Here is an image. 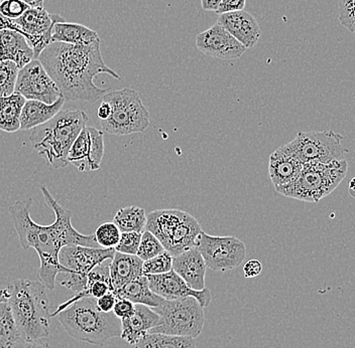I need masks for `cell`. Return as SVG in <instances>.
<instances>
[{"instance_id":"4316f807","label":"cell","mask_w":355,"mask_h":348,"mask_svg":"<svg viewBox=\"0 0 355 348\" xmlns=\"http://www.w3.org/2000/svg\"><path fill=\"white\" fill-rule=\"evenodd\" d=\"M186 212L175 210H157L146 214V230L153 235L165 246L173 230L185 216Z\"/></svg>"},{"instance_id":"b9f144b4","label":"cell","mask_w":355,"mask_h":348,"mask_svg":"<svg viewBox=\"0 0 355 348\" xmlns=\"http://www.w3.org/2000/svg\"><path fill=\"white\" fill-rule=\"evenodd\" d=\"M117 297L112 291L108 292V293L104 294L103 296L96 299V306L100 311L112 312L113 307H114L115 302H116Z\"/></svg>"},{"instance_id":"44dd1931","label":"cell","mask_w":355,"mask_h":348,"mask_svg":"<svg viewBox=\"0 0 355 348\" xmlns=\"http://www.w3.org/2000/svg\"><path fill=\"white\" fill-rule=\"evenodd\" d=\"M35 59L33 48L26 37L13 30L0 32V63L12 62L21 70Z\"/></svg>"},{"instance_id":"603a6c76","label":"cell","mask_w":355,"mask_h":348,"mask_svg":"<svg viewBox=\"0 0 355 348\" xmlns=\"http://www.w3.org/2000/svg\"><path fill=\"white\" fill-rule=\"evenodd\" d=\"M143 264L137 255H126L115 252L110 261V275L112 292L130 281L143 276Z\"/></svg>"},{"instance_id":"277c9868","label":"cell","mask_w":355,"mask_h":348,"mask_svg":"<svg viewBox=\"0 0 355 348\" xmlns=\"http://www.w3.org/2000/svg\"><path fill=\"white\" fill-rule=\"evenodd\" d=\"M87 121L84 111H60L54 118L32 129L30 141L33 149L55 170L66 167L71 146Z\"/></svg>"},{"instance_id":"ba28073f","label":"cell","mask_w":355,"mask_h":348,"mask_svg":"<svg viewBox=\"0 0 355 348\" xmlns=\"http://www.w3.org/2000/svg\"><path fill=\"white\" fill-rule=\"evenodd\" d=\"M152 309L159 316V320L148 333L196 338L203 331L204 308L193 297L164 300Z\"/></svg>"},{"instance_id":"4dcf8cb0","label":"cell","mask_w":355,"mask_h":348,"mask_svg":"<svg viewBox=\"0 0 355 348\" xmlns=\"http://www.w3.org/2000/svg\"><path fill=\"white\" fill-rule=\"evenodd\" d=\"M135 348H196L195 338L148 333L137 341Z\"/></svg>"},{"instance_id":"7a4b0ae2","label":"cell","mask_w":355,"mask_h":348,"mask_svg":"<svg viewBox=\"0 0 355 348\" xmlns=\"http://www.w3.org/2000/svg\"><path fill=\"white\" fill-rule=\"evenodd\" d=\"M43 65L65 101L96 102L108 92L95 85V77L107 74L121 80L117 73L104 63L100 39L87 46L51 43L40 54Z\"/></svg>"},{"instance_id":"7c38bea8","label":"cell","mask_w":355,"mask_h":348,"mask_svg":"<svg viewBox=\"0 0 355 348\" xmlns=\"http://www.w3.org/2000/svg\"><path fill=\"white\" fill-rule=\"evenodd\" d=\"M15 93L26 100L46 104L55 103L62 96L55 82L39 59H33L19 71Z\"/></svg>"},{"instance_id":"ee69618b","label":"cell","mask_w":355,"mask_h":348,"mask_svg":"<svg viewBox=\"0 0 355 348\" xmlns=\"http://www.w3.org/2000/svg\"><path fill=\"white\" fill-rule=\"evenodd\" d=\"M11 348H51V345L46 341H44L43 339L24 340V339L21 338Z\"/></svg>"},{"instance_id":"30bf717a","label":"cell","mask_w":355,"mask_h":348,"mask_svg":"<svg viewBox=\"0 0 355 348\" xmlns=\"http://www.w3.org/2000/svg\"><path fill=\"white\" fill-rule=\"evenodd\" d=\"M115 250L103 248L66 246L59 254L62 266L59 282L64 287L80 292L85 287L89 273L104 261L112 260ZM58 275V276H59Z\"/></svg>"},{"instance_id":"5b68a950","label":"cell","mask_w":355,"mask_h":348,"mask_svg":"<svg viewBox=\"0 0 355 348\" xmlns=\"http://www.w3.org/2000/svg\"><path fill=\"white\" fill-rule=\"evenodd\" d=\"M55 316L71 338L83 342L103 345L121 336V319L113 312L100 311L96 299L91 297L75 301Z\"/></svg>"},{"instance_id":"7dc6e473","label":"cell","mask_w":355,"mask_h":348,"mask_svg":"<svg viewBox=\"0 0 355 348\" xmlns=\"http://www.w3.org/2000/svg\"><path fill=\"white\" fill-rule=\"evenodd\" d=\"M220 2L221 0H201L202 8H203L204 10L214 11V12H216Z\"/></svg>"},{"instance_id":"f6af8a7d","label":"cell","mask_w":355,"mask_h":348,"mask_svg":"<svg viewBox=\"0 0 355 348\" xmlns=\"http://www.w3.org/2000/svg\"><path fill=\"white\" fill-rule=\"evenodd\" d=\"M13 30V32H17L21 33V35H24L26 37V35L22 32L21 26L17 24L13 19H8V17H4L2 13H0V32L1 30Z\"/></svg>"},{"instance_id":"f35d334b","label":"cell","mask_w":355,"mask_h":348,"mask_svg":"<svg viewBox=\"0 0 355 348\" xmlns=\"http://www.w3.org/2000/svg\"><path fill=\"white\" fill-rule=\"evenodd\" d=\"M28 8L30 6L21 0H3L0 4V13L15 21L21 17Z\"/></svg>"},{"instance_id":"d6986e66","label":"cell","mask_w":355,"mask_h":348,"mask_svg":"<svg viewBox=\"0 0 355 348\" xmlns=\"http://www.w3.org/2000/svg\"><path fill=\"white\" fill-rule=\"evenodd\" d=\"M159 316L148 306L135 304L132 316L121 319V338L130 345H137L150 330L157 327Z\"/></svg>"},{"instance_id":"bcb514c9","label":"cell","mask_w":355,"mask_h":348,"mask_svg":"<svg viewBox=\"0 0 355 348\" xmlns=\"http://www.w3.org/2000/svg\"><path fill=\"white\" fill-rule=\"evenodd\" d=\"M111 112L110 104L107 102L102 101L100 104L98 110H97V116H98L99 121H103L110 117Z\"/></svg>"},{"instance_id":"816d5d0a","label":"cell","mask_w":355,"mask_h":348,"mask_svg":"<svg viewBox=\"0 0 355 348\" xmlns=\"http://www.w3.org/2000/svg\"><path fill=\"white\" fill-rule=\"evenodd\" d=\"M2 1H3V0H0V4L2 3Z\"/></svg>"},{"instance_id":"484cf974","label":"cell","mask_w":355,"mask_h":348,"mask_svg":"<svg viewBox=\"0 0 355 348\" xmlns=\"http://www.w3.org/2000/svg\"><path fill=\"white\" fill-rule=\"evenodd\" d=\"M95 30L83 24L61 21L54 24L52 30V43H64L73 46H87L98 41Z\"/></svg>"},{"instance_id":"f907efd6","label":"cell","mask_w":355,"mask_h":348,"mask_svg":"<svg viewBox=\"0 0 355 348\" xmlns=\"http://www.w3.org/2000/svg\"><path fill=\"white\" fill-rule=\"evenodd\" d=\"M354 181H355V178H354V177H352V178L350 179L349 185H348V192H349L350 196H352V197L355 196V194H354L355 183H354Z\"/></svg>"},{"instance_id":"6da1fadb","label":"cell","mask_w":355,"mask_h":348,"mask_svg":"<svg viewBox=\"0 0 355 348\" xmlns=\"http://www.w3.org/2000/svg\"><path fill=\"white\" fill-rule=\"evenodd\" d=\"M44 201L54 210L55 219L50 226L35 223L31 217L33 199L17 201L10 205L8 212L19 236L22 249L35 250L41 261L37 272L39 282L46 289L54 290L55 279L61 272L59 262L60 250L66 246H84L97 248L94 235H83L73 227L72 212L62 207L52 196L46 186H41Z\"/></svg>"},{"instance_id":"8fae6325","label":"cell","mask_w":355,"mask_h":348,"mask_svg":"<svg viewBox=\"0 0 355 348\" xmlns=\"http://www.w3.org/2000/svg\"><path fill=\"white\" fill-rule=\"evenodd\" d=\"M195 247L205 261L206 267L226 272L239 267L246 256L245 244L236 237L211 236L202 230Z\"/></svg>"},{"instance_id":"74e56055","label":"cell","mask_w":355,"mask_h":348,"mask_svg":"<svg viewBox=\"0 0 355 348\" xmlns=\"http://www.w3.org/2000/svg\"><path fill=\"white\" fill-rule=\"evenodd\" d=\"M338 19L349 32H355L354 0H338Z\"/></svg>"},{"instance_id":"d4e9b609","label":"cell","mask_w":355,"mask_h":348,"mask_svg":"<svg viewBox=\"0 0 355 348\" xmlns=\"http://www.w3.org/2000/svg\"><path fill=\"white\" fill-rule=\"evenodd\" d=\"M65 99L60 97L55 103L46 104L43 102L26 100L21 115V130H30L43 125L62 111Z\"/></svg>"},{"instance_id":"7bdbcfd3","label":"cell","mask_w":355,"mask_h":348,"mask_svg":"<svg viewBox=\"0 0 355 348\" xmlns=\"http://www.w3.org/2000/svg\"><path fill=\"white\" fill-rule=\"evenodd\" d=\"M261 271H263V265L259 260H250L243 265V275L245 278H254L259 276Z\"/></svg>"},{"instance_id":"f546056e","label":"cell","mask_w":355,"mask_h":348,"mask_svg":"<svg viewBox=\"0 0 355 348\" xmlns=\"http://www.w3.org/2000/svg\"><path fill=\"white\" fill-rule=\"evenodd\" d=\"M112 223L121 232H143L146 230V212L144 208L135 205L122 208L117 210Z\"/></svg>"},{"instance_id":"e0dca14e","label":"cell","mask_w":355,"mask_h":348,"mask_svg":"<svg viewBox=\"0 0 355 348\" xmlns=\"http://www.w3.org/2000/svg\"><path fill=\"white\" fill-rule=\"evenodd\" d=\"M217 22L246 50L254 48L261 35L259 22L252 13L246 10L223 13L219 15Z\"/></svg>"},{"instance_id":"60d3db41","label":"cell","mask_w":355,"mask_h":348,"mask_svg":"<svg viewBox=\"0 0 355 348\" xmlns=\"http://www.w3.org/2000/svg\"><path fill=\"white\" fill-rule=\"evenodd\" d=\"M246 0H221L216 13L218 15L223 13L234 12V11L244 10Z\"/></svg>"},{"instance_id":"83f0119b","label":"cell","mask_w":355,"mask_h":348,"mask_svg":"<svg viewBox=\"0 0 355 348\" xmlns=\"http://www.w3.org/2000/svg\"><path fill=\"white\" fill-rule=\"evenodd\" d=\"M113 293L117 298L128 299L133 304L148 306L150 308L157 307L164 301L162 297L157 296L150 289L146 275L125 284L113 291Z\"/></svg>"},{"instance_id":"9c48e42d","label":"cell","mask_w":355,"mask_h":348,"mask_svg":"<svg viewBox=\"0 0 355 348\" xmlns=\"http://www.w3.org/2000/svg\"><path fill=\"white\" fill-rule=\"evenodd\" d=\"M343 135L332 130L299 132L279 150L302 164L330 163L346 161L348 150L343 145Z\"/></svg>"},{"instance_id":"7402d4cb","label":"cell","mask_w":355,"mask_h":348,"mask_svg":"<svg viewBox=\"0 0 355 348\" xmlns=\"http://www.w3.org/2000/svg\"><path fill=\"white\" fill-rule=\"evenodd\" d=\"M201 232L198 221L186 212L184 218L173 230L164 248L172 257L178 256L196 246L197 239Z\"/></svg>"},{"instance_id":"836d02e7","label":"cell","mask_w":355,"mask_h":348,"mask_svg":"<svg viewBox=\"0 0 355 348\" xmlns=\"http://www.w3.org/2000/svg\"><path fill=\"white\" fill-rule=\"evenodd\" d=\"M164 250H166L161 241L155 238L152 232L144 230L141 234V243H139L137 256L141 261L146 262L161 254Z\"/></svg>"},{"instance_id":"8992f818","label":"cell","mask_w":355,"mask_h":348,"mask_svg":"<svg viewBox=\"0 0 355 348\" xmlns=\"http://www.w3.org/2000/svg\"><path fill=\"white\" fill-rule=\"evenodd\" d=\"M347 170L346 161L303 164V168L294 183L276 188V190L282 196L291 199L306 203H318L340 185Z\"/></svg>"},{"instance_id":"3957f363","label":"cell","mask_w":355,"mask_h":348,"mask_svg":"<svg viewBox=\"0 0 355 348\" xmlns=\"http://www.w3.org/2000/svg\"><path fill=\"white\" fill-rule=\"evenodd\" d=\"M8 288V304L24 340H37L50 336V300L46 287L28 279L15 280Z\"/></svg>"},{"instance_id":"681fc988","label":"cell","mask_w":355,"mask_h":348,"mask_svg":"<svg viewBox=\"0 0 355 348\" xmlns=\"http://www.w3.org/2000/svg\"><path fill=\"white\" fill-rule=\"evenodd\" d=\"M8 288L0 287V303L6 302L8 300Z\"/></svg>"},{"instance_id":"2e32d148","label":"cell","mask_w":355,"mask_h":348,"mask_svg":"<svg viewBox=\"0 0 355 348\" xmlns=\"http://www.w3.org/2000/svg\"><path fill=\"white\" fill-rule=\"evenodd\" d=\"M146 276L148 278L150 289L157 296L162 297L164 300H177L186 297H193L198 301L202 307L205 308L209 305L211 301L209 289L204 288L199 291L192 289L173 270L164 274L146 275Z\"/></svg>"},{"instance_id":"d590c367","label":"cell","mask_w":355,"mask_h":348,"mask_svg":"<svg viewBox=\"0 0 355 348\" xmlns=\"http://www.w3.org/2000/svg\"><path fill=\"white\" fill-rule=\"evenodd\" d=\"M173 257L170 253L164 250L161 254L144 262V275H159L170 272L172 270Z\"/></svg>"},{"instance_id":"4fadbf2b","label":"cell","mask_w":355,"mask_h":348,"mask_svg":"<svg viewBox=\"0 0 355 348\" xmlns=\"http://www.w3.org/2000/svg\"><path fill=\"white\" fill-rule=\"evenodd\" d=\"M15 21L21 26L26 41L33 48L35 59L52 43L53 26L57 22L65 21L57 13H49L44 8H30Z\"/></svg>"},{"instance_id":"ab89813d","label":"cell","mask_w":355,"mask_h":348,"mask_svg":"<svg viewBox=\"0 0 355 348\" xmlns=\"http://www.w3.org/2000/svg\"><path fill=\"white\" fill-rule=\"evenodd\" d=\"M112 312L117 318L121 320V319L132 315L135 312V304L128 299L117 298Z\"/></svg>"},{"instance_id":"d6a6232c","label":"cell","mask_w":355,"mask_h":348,"mask_svg":"<svg viewBox=\"0 0 355 348\" xmlns=\"http://www.w3.org/2000/svg\"><path fill=\"white\" fill-rule=\"evenodd\" d=\"M19 68L12 62L0 63V98L15 93V83Z\"/></svg>"},{"instance_id":"cb8c5ba5","label":"cell","mask_w":355,"mask_h":348,"mask_svg":"<svg viewBox=\"0 0 355 348\" xmlns=\"http://www.w3.org/2000/svg\"><path fill=\"white\" fill-rule=\"evenodd\" d=\"M303 168V164L294 157L286 154L277 148L270 154L268 174L275 188L283 187L294 183Z\"/></svg>"},{"instance_id":"52a82bcc","label":"cell","mask_w":355,"mask_h":348,"mask_svg":"<svg viewBox=\"0 0 355 348\" xmlns=\"http://www.w3.org/2000/svg\"><path fill=\"white\" fill-rule=\"evenodd\" d=\"M102 101L107 102L111 109L110 117L100 121L102 132L123 136L144 132L150 126V113L137 91L130 88L108 91Z\"/></svg>"},{"instance_id":"e575fe53","label":"cell","mask_w":355,"mask_h":348,"mask_svg":"<svg viewBox=\"0 0 355 348\" xmlns=\"http://www.w3.org/2000/svg\"><path fill=\"white\" fill-rule=\"evenodd\" d=\"M121 230L113 223H104L95 230L97 245L103 249H114L121 239Z\"/></svg>"},{"instance_id":"9a60e30c","label":"cell","mask_w":355,"mask_h":348,"mask_svg":"<svg viewBox=\"0 0 355 348\" xmlns=\"http://www.w3.org/2000/svg\"><path fill=\"white\" fill-rule=\"evenodd\" d=\"M196 48L202 54L220 59H239L246 51L218 22L197 35Z\"/></svg>"},{"instance_id":"5bb4252c","label":"cell","mask_w":355,"mask_h":348,"mask_svg":"<svg viewBox=\"0 0 355 348\" xmlns=\"http://www.w3.org/2000/svg\"><path fill=\"white\" fill-rule=\"evenodd\" d=\"M104 156V135L94 127H84L71 146L67 161L79 172L99 170Z\"/></svg>"},{"instance_id":"8d00e7d4","label":"cell","mask_w":355,"mask_h":348,"mask_svg":"<svg viewBox=\"0 0 355 348\" xmlns=\"http://www.w3.org/2000/svg\"><path fill=\"white\" fill-rule=\"evenodd\" d=\"M143 232H121L119 244L114 248L115 252L126 255H137Z\"/></svg>"},{"instance_id":"ac0fdd59","label":"cell","mask_w":355,"mask_h":348,"mask_svg":"<svg viewBox=\"0 0 355 348\" xmlns=\"http://www.w3.org/2000/svg\"><path fill=\"white\" fill-rule=\"evenodd\" d=\"M206 269L205 261L196 247L173 257V271L177 273L192 289L199 291L206 288Z\"/></svg>"},{"instance_id":"c3c4849f","label":"cell","mask_w":355,"mask_h":348,"mask_svg":"<svg viewBox=\"0 0 355 348\" xmlns=\"http://www.w3.org/2000/svg\"><path fill=\"white\" fill-rule=\"evenodd\" d=\"M24 3L28 4L30 8H43L44 0H21Z\"/></svg>"},{"instance_id":"1f68e13d","label":"cell","mask_w":355,"mask_h":348,"mask_svg":"<svg viewBox=\"0 0 355 348\" xmlns=\"http://www.w3.org/2000/svg\"><path fill=\"white\" fill-rule=\"evenodd\" d=\"M21 339L10 304L0 303V348H11Z\"/></svg>"},{"instance_id":"f1b7e54d","label":"cell","mask_w":355,"mask_h":348,"mask_svg":"<svg viewBox=\"0 0 355 348\" xmlns=\"http://www.w3.org/2000/svg\"><path fill=\"white\" fill-rule=\"evenodd\" d=\"M26 99L13 93L0 98V130L15 133L21 130V115Z\"/></svg>"},{"instance_id":"ffe728a7","label":"cell","mask_w":355,"mask_h":348,"mask_svg":"<svg viewBox=\"0 0 355 348\" xmlns=\"http://www.w3.org/2000/svg\"><path fill=\"white\" fill-rule=\"evenodd\" d=\"M110 261H104L103 263L99 264L94 269H92V271L89 273L87 282H86L84 289L77 292V294L73 296L70 300L66 301L65 303H62L57 308L54 313H51L52 318L57 315L58 313H60V312L63 311L69 305L72 304L75 301L79 300V299L86 298V297L98 299L100 297L103 296L104 294L112 291L110 275Z\"/></svg>"}]
</instances>
